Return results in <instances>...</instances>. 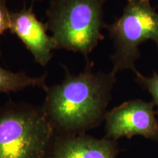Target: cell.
<instances>
[{
	"mask_svg": "<svg viewBox=\"0 0 158 158\" xmlns=\"http://www.w3.org/2000/svg\"><path fill=\"white\" fill-rule=\"evenodd\" d=\"M10 15L5 0H0V36L10 27ZM1 56V51H0Z\"/></svg>",
	"mask_w": 158,
	"mask_h": 158,
	"instance_id": "cell-10",
	"label": "cell"
},
{
	"mask_svg": "<svg viewBox=\"0 0 158 158\" xmlns=\"http://www.w3.org/2000/svg\"><path fill=\"white\" fill-rule=\"evenodd\" d=\"M108 0H49L47 25L56 43V50L80 53L86 62L104 40V6Z\"/></svg>",
	"mask_w": 158,
	"mask_h": 158,
	"instance_id": "cell-2",
	"label": "cell"
},
{
	"mask_svg": "<svg viewBox=\"0 0 158 158\" xmlns=\"http://www.w3.org/2000/svg\"><path fill=\"white\" fill-rule=\"evenodd\" d=\"M29 87H39L46 91V74L39 77L29 76L24 71L14 73L0 66V92L10 93Z\"/></svg>",
	"mask_w": 158,
	"mask_h": 158,
	"instance_id": "cell-8",
	"label": "cell"
},
{
	"mask_svg": "<svg viewBox=\"0 0 158 158\" xmlns=\"http://www.w3.org/2000/svg\"><path fill=\"white\" fill-rule=\"evenodd\" d=\"M65 77L45 91L43 111L58 135H76L100 125L116 81L113 73L94 72L88 61L81 73L73 75L62 65Z\"/></svg>",
	"mask_w": 158,
	"mask_h": 158,
	"instance_id": "cell-1",
	"label": "cell"
},
{
	"mask_svg": "<svg viewBox=\"0 0 158 158\" xmlns=\"http://www.w3.org/2000/svg\"><path fill=\"white\" fill-rule=\"evenodd\" d=\"M47 23L37 19L33 4L24 5L19 10L11 12L10 31L15 35L34 57L35 62L43 67L48 64L56 50V43L47 34Z\"/></svg>",
	"mask_w": 158,
	"mask_h": 158,
	"instance_id": "cell-6",
	"label": "cell"
},
{
	"mask_svg": "<svg viewBox=\"0 0 158 158\" xmlns=\"http://www.w3.org/2000/svg\"><path fill=\"white\" fill-rule=\"evenodd\" d=\"M116 141L86 133L55 136L48 158H117Z\"/></svg>",
	"mask_w": 158,
	"mask_h": 158,
	"instance_id": "cell-7",
	"label": "cell"
},
{
	"mask_svg": "<svg viewBox=\"0 0 158 158\" xmlns=\"http://www.w3.org/2000/svg\"><path fill=\"white\" fill-rule=\"evenodd\" d=\"M154 102L128 100L108 110L105 116L106 138L117 141L141 135L158 141V121Z\"/></svg>",
	"mask_w": 158,
	"mask_h": 158,
	"instance_id": "cell-5",
	"label": "cell"
},
{
	"mask_svg": "<svg viewBox=\"0 0 158 158\" xmlns=\"http://www.w3.org/2000/svg\"><path fill=\"white\" fill-rule=\"evenodd\" d=\"M31 2H32V3H34L35 2H40V1H43V0H31Z\"/></svg>",
	"mask_w": 158,
	"mask_h": 158,
	"instance_id": "cell-11",
	"label": "cell"
},
{
	"mask_svg": "<svg viewBox=\"0 0 158 158\" xmlns=\"http://www.w3.org/2000/svg\"><path fill=\"white\" fill-rule=\"evenodd\" d=\"M135 81L147 89L153 98V102L157 107L156 113L158 115V73L155 72L152 76H144L141 73L135 75Z\"/></svg>",
	"mask_w": 158,
	"mask_h": 158,
	"instance_id": "cell-9",
	"label": "cell"
},
{
	"mask_svg": "<svg viewBox=\"0 0 158 158\" xmlns=\"http://www.w3.org/2000/svg\"><path fill=\"white\" fill-rule=\"evenodd\" d=\"M56 135L41 106L10 100L0 108V158H48Z\"/></svg>",
	"mask_w": 158,
	"mask_h": 158,
	"instance_id": "cell-3",
	"label": "cell"
},
{
	"mask_svg": "<svg viewBox=\"0 0 158 158\" xmlns=\"http://www.w3.org/2000/svg\"><path fill=\"white\" fill-rule=\"evenodd\" d=\"M106 29L114 44V74L125 70L138 73L135 63L141 57L139 47L148 40L156 43L158 52V12L150 0H126L121 16Z\"/></svg>",
	"mask_w": 158,
	"mask_h": 158,
	"instance_id": "cell-4",
	"label": "cell"
}]
</instances>
